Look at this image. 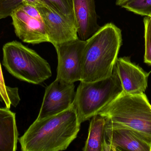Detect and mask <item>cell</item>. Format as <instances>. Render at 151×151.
I'll return each instance as SVG.
<instances>
[{"label": "cell", "mask_w": 151, "mask_h": 151, "mask_svg": "<svg viewBox=\"0 0 151 151\" xmlns=\"http://www.w3.org/2000/svg\"><path fill=\"white\" fill-rule=\"evenodd\" d=\"M114 67L119 77L124 93L132 95L145 93L148 86L149 73L132 63L126 57L118 58Z\"/></svg>", "instance_id": "8fae6325"}, {"label": "cell", "mask_w": 151, "mask_h": 151, "mask_svg": "<svg viewBox=\"0 0 151 151\" xmlns=\"http://www.w3.org/2000/svg\"><path fill=\"white\" fill-rule=\"evenodd\" d=\"M122 43L121 30L112 23L101 27L86 40L81 81L93 82L111 76Z\"/></svg>", "instance_id": "7a4b0ae2"}, {"label": "cell", "mask_w": 151, "mask_h": 151, "mask_svg": "<svg viewBox=\"0 0 151 151\" xmlns=\"http://www.w3.org/2000/svg\"><path fill=\"white\" fill-rule=\"evenodd\" d=\"M6 86L5 83H4V79L2 71L1 66V64H0V89L4 88Z\"/></svg>", "instance_id": "ffe728a7"}, {"label": "cell", "mask_w": 151, "mask_h": 151, "mask_svg": "<svg viewBox=\"0 0 151 151\" xmlns=\"http://www.w3.org/2000/svg\"><path fill=\"white\" fill-rule=\"evenodd\" d=\"M98 114L151 138V105L145 93L132 95L123 92Z\"/></svg>", "instance_id": "277c9868"}, {"label": "cell", "mask_w": 151, "mask_h": 151, "mask_svg": "<svg viewBox=\"0 0 151 151\" xmlns=\"http://www.w3.org/2000/svg\"><path fill=\"white\" fill-rule=\"evenodd\" d=\"M78 38L86 41L101 27L98 24L95 0H72Z\"/></svg>", "instance_id": "7c38bea8"}, {"label": "cell", "mask_w": 151, "mask_h": 151, "mask_svg": "<svg viewBox=\"0 0 151 151\" xmlns=\"http://www.w3.org/2000/svg\"><path fill=\"white\" fill-rule=\"evenodd\" d=\"M18 136L16 113L0 108V151L17 150Z\"/></svg>", "instance_id": "4fadbf2b"}, {"label": "cell", "mask_w": 151, "mask_h": 151, "mask_svg": "<svg viewBox=\"0 0 151 151\" xmlns=\"http://www.w3.org/2000/svg\"></svg>", "instance_id": "44dd1931"}, {"label": "cell", "mask_w": 151, "mask_h": 151, "mask_svg": "<svg viewBox=\"0 0 151 151\" xmlns=\"http://www.w3.org/2000/svg\"><path fill=\"white\" fill-rule=\"evenodd\" d=\"M3 52L2 64L10 74L20 80L37 85L52 76L47 61L19 42L5 43Z\"/></svg>", "instance_id": "5b68a950"}, {"label": "cell", "mask_w": 151, "mask_h": 151, "mask_svg": "<svg viewBox=\"0 0 151 151\" xmlns=\"http://www.w3.org/2000/svg\"><path fill=\"white\" fill-rule=\"evenodd\" d=\"M40 0H0V19L11 16L12 12L24 3L36 6Z\"/></svg>", "instance_id": "2e32d148"}, {"label": "cell", "mask_w": 151, "mask_h": 151, "mask_svg": "<svg viewBox=\"0 0 151 151\" xmlns=\"http://www.w3.org/2000/svg\"><path fill=\"white\" fill-rule=\"evenodd\" d=\"M106 118L105 134L107 151H151L150 137Z\"/></svg>", "instance_id": "ba28073f"}, {"label": "cell", "mask_w": 151, "mask_h": 151, "mask_svg": "<svg viewBox=\"0 0 151 151\" xmlns=\"http://www.w3.org/2000/svg\"><path fill=\"white\" fill-rule=\"evenodd\" d=\"M145 25V63L151 65V17H146L144 20Z\"/></svg>", "instance_id": "ac0fdd59"}, {"label": "cell", "mask_w": 151, "mask_h": 151, "mask_svg": "<svg viewBox=\"0 0 151 151\" xmlns=\"http://www.w3.org/2000/svg\"><path fill=\"white\" fill-rule=\"evenodd\" d=\"M106 122V118L100 114L91 118L88 138L83 151H107L105 134Z\"/></svg>", "instance_id": "5bb4252c"}, {"label": "cell", "mask_w": 151, "mask_h": 151, "mask_svg": "<svg viewBox=\"0 0 151 151\" xmlns=\"http://www.w3.org/2000/svg\"><path fill=\"white\" fill-rule=\"evenodd\" d=\"M116 4L138 15L151 16V0H116Z\"/></svg>", "instance_id": "9a60e30c"}, {"label": "cell", "mask_w": 151, "mask_h": 151, "mask_svg": "<svg viewBox=\"0 0 151 151\" xmlns=\"http://www.w3.org/2000/svg\"><path fill=\"white\" fill-rule=\"evenodd\" d=\"M81 124L73 105L58 114L36 119L19 138L21 150H65L76 138Z\"/></svg>", "instance_id": "6da1fadb"}, {"label": "cell", "mask_w": 151, "mask_h": 151, "mask_svg": "<svg viewBox=\"0 0 151 151\" xmlns=\"http://www.w3.org/2000/svg\"><path fill=\"white\" fill-rule=\"evenodd\" d=\"M45 1L51 4L65 16L74 21L72 0H45Z\"/></svg>", "instance_id": "d6986e66"}, {"label": "cell", "mask_w": 151, "mask_h": 151, "mask_svg": "<svg viewBox=\"0 0 151 151\" xmlns=\"http://www.w3.org/2000/svg\"><path fill=\"white\" fill-rule=\"evenodd\" d=\"M73 106L80 123L89 120L123 92L117 71L106 79L93 82L80 81Z\"/></svg>", "instance_id": "3957f363"}, {"label": "cell", "mask_w": 151, "mask_h": 151, "mask_svg": "<svg viewBox=\"0 0 151 151\" xmlns=\"http://www.w3.org/2000/svg\"><path fill=\"white\" fill-rule=\"evenodd\" d=\"M17 37L24 42L36 44L49 42L42 17L36 6L24 3L11 15Z\"/></svg>", "instance_id": "8992f818"}, {"label": "cell", "mask_w": 151, "mask_h": 151, "mask_svg": "<svg viewBox=\"0 0 151 151\" xmlns=\"http://www.w3.org/2000/svg\"><path fill=\"white\" fill-rule=\"evenodd\" d=\"M57 79L46 87L37 119L60 113L72 105L75 97V85Z\"/></svg>", "instance_id": "30bf717a"}, {"label": "cell", "mask_w": 151, "mask_h": 151, "mask_svg": "<svg viewBox=\"0 0 151 151\" xmlns=\"http://www.w3.org/2000/svg\"><path fill=\"white\" fill-rule=\"evenodd\" d=\"M85 44L86 41L78 38L54 46L58 60L57 79L73 83L81 81Z\"/></svg>", "instance_id": "9c48e42d"}, {"label": "cell", "mask_w": 151, "mask_h": 151, "mask_svg": "<svg viewBox=\"0 0 151 151\" xmlns=\"http://www.w3.org/2000/svg\"><path fill=\"white\" fill-rule=\"evenodd\" d=\"M35 6L45 24L49 42L54 46L79 38L74 20L45 0H40Z\"/></svg>", "instance_id": "52a82bcc"}, {"label": "cell", "mask_w": 151, "mask_h": 151, "mask_svg": "<svg viewBox=\"0 0 151 151\" xmlns=\"http://www.w3.org/2000/svg\"><path fill=\"white\" fill-rule=\"evenodd\" d=\"M20 101L18 88L6 86L4 88L0 89V102L4 103L8 109L10 108L11 105L14 107L17 106Z\"/></svg>", "instance_id": "e0dca14e"}]
</instances>
